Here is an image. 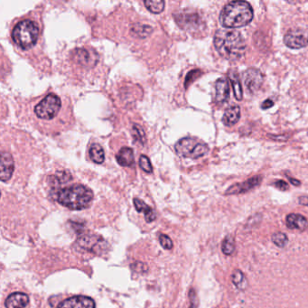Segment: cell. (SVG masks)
I'll return each mask as SVG.
<instances>
[{
  "mask_svg": "<svg viewBox=\"0 0 308 308\" xmlns=\"http://www.w3.org/2000/svg\"><path fill=\"white\" fill-rule=\"evenodd\" d=\"M191 306L190 308H197L198 306V298L196 296L195 289H191L190 291Z\"/></svg>",
  "mask_w": 308,
  "mask_h": 308,
  "instance_id": "obj_33",
  "label": "cell"
},
{
  "mask_svg": "<svg viewBox=\"0 0 308 308\" xmlns=\"http://www.w3.org/2000/svg\"><path fill=\"white\" fill-rule=\"evenodd\" d=\"M229 78L231 80V84H232V88H233V93H234V96L238 101H241L242 98H243V94H242V87H241V83H240V80H239V76H238V73H229Z\"/></svg>",
  "mask_w": 308,
  "mask_h": 308,
  "instance_id": "obj_22",
  "label": "cell"
},
{
  "mask_svg": "<svg viewBox=\"0 0 308 308\" xmlns=\"http://www.w3.org/2000/svg\"><path fill=\"white\" fill-rule=\"evenodd\" d=\"M29 304V296L24 293H12L5 301L6 308H24Z\"/></svg>",
  "mask_w": 308,
  "mask_h": 308,
  "instance_id": "obj_15",
  "label": "cell"
},
{
  "mask_svg": "<svg viewBox=\"0 0 308 308\" xmlns=\"http://www.w3.org/2000/svg\"><path fill=\"white\" fill-rule=\"evenodd\" d=\"M152 31H153L152 27L146 24H135L131 27V34L135 37L138 38H145L147 36H149Z\"/></svg>",
  "mask_w": 308,
  "mask_h": 308,
  "instance_id": "obj_23",
  "label": "cell"
},
{
  "mask_svg": "<svg viewBox=\"0 0 308 308\" xmlns=\"http://www.w3.org/2000/svg\"><path fill=\"white\" fill-rule=\"evenodd\" d=\"M175 151L182 158L198 159L207 155L209 147L197 138H184L176 143Z\"/></svg>",
  "mask_w": 308,
  "mask_h": 308,
  "instance_id": "obj_5",
  "label": "cell"
},
{
  "mask_svg": "<svg viewBox=\"0 0 308 308\" xmlns=\"http://www.w3.org/2000/svg\"><path fill=\"white\" fill-rule=\"evenodd\" d=\"M15 169V163L12 156L8 152L1 153V164H0V178L2 182H8L12 177Z\"/></svg>",
  "mask_w": 308,
  "mask_h": 308,
  "instance_id": "obj_12",
  "label": "cell"
},
{
  "mask_svg": "<svg viewBox=\"0 0 308 308\" xmlns=\"http://www.w3.org/2000/svg\"><path fill=\"white\" fill-rule=\"evenodd\" d=\"M230 98V85L224 79H218L215 82V102L223 104Z\"/></svg>",
  "mask_w": 308,
  "mask_h": 308,
  "instance_id": "obj_14",
  "label": "cell"
},
{
  "mask_svg": "<svg viewBox=\"0 0 308 308\" xmlns=\"http://www.w3.org/2000/svg\"><path fill=\"white\" fill-rule=\"evenodd\" d=\"M38 35L39 28L37 23L28 19L16 24L12 32L13 40L23 50L32 48L37 44Z\"/></svg>",
  "mask_w": 308,
  "mask_h": 308,
  "instance_id": "obj_4",
  "label": "cell"
},
{
  "mask_svg": "<svg viewBox=\"0 0 308 308\" xmlns=\"http://www.w3.org/2000/svg\"><path fill=\"white\" fill-rule=\"evenodd\" d=\"M74 59L76 60L78 64H80L81 65H89V61H90V55L88 53V51L85 49H79L74 54Z\"/></svg>",
  "mask_w": 308,
  "mask_h": 308,
  "instance_id": "obj_27",
  "label": "cell"
},
{
  "mask_svg": "<svg viewBox=\"0 0 308 308\" xmlns=\"http://www.w3.org/2000/svg\"><path fill=\"white\" fill-rule=\"evenodd\" d=\"M159 241H160L161 246H162L165 250L170 251V250H172L173 247H174L173 242H172V239H171L168 236L165 235V234H160V235H159Z\"/></svg>",
  "mask_w": 308,
  "mask_h": 308,
  "instance_id": "obj_30",
  "label": "cell"
},
{
  "mask_svg": "<svg viewBox=\"0 0 308 308\" xmlns=\"http://www.w3.org/2000/svg\"><path fill=\"white\" fill-rule=\"evenodd\" d=\"M274 186L278 188V189H280V191H287L288 190V182H285L283 180H279V181H276L275 183H274Z\"/></svg>",
  "mask_w": 308,
  "mask_h": 308,
  "instance_id": "obj_34",
  "label": "cell"
},
{
  "mask_svg": "<svg viewBox=\"0 0 308 308\" xmlns=\"http://www.w3.org/2000/svg\"><path fill=\"white\" fill-rule=\"evenodd\" d=\"M131 134H132V137L134 138L136 142L140 143L142 146L145 145V143H146V134H145L144 130H143L141 127L139 126V125H137V124H134L133 128H132V130H131Z\"/></svg>",
  "mask_w": 308,
  "mask_h": 308,
  "instance_id": "obj_26",
  "label": "cell"
},
{
  "mask_svg": "<svg viewBox=\"0 0 308 308\" xmlns=\"http://www.w3.org/2000/svg\"><path fill=\"white\" fill-rule=\"evenodd\" d=\"M231 280H232V283L234 284L236 288L239 289V290H245L249 286L247 279L244 275L243 272L240 271L239 269H236L233 271L232 276H231Z\"/></svg>",
  "mask_w": 308,
  "mask_h": 308,
  "instance_id": "obj_21",
  "label": "cell"
},
{
  "mask_svg": "<svg viewBox=\"0 0 308 308\" xmlns=\"http://www.w3.org/2000/svg\"><path fill=\"white\" fill-rule=\"evenodd\" d=\"M131 268L135 272H138V273H145V272L148 270V267L146 266V264L141 263V262H137V263L132 264L131 265Z\"/></svg>",
  "mask_w": 308,
  "mask_h": 308,
  "instance_id": "obj_31",
  "label": "cell"
},
{
  "mask_svg": "<svg viewBox=\"0 0 308 308\" xmlns=\"http://www.w3.org/2000/svg\"><path fill=\"white\" fill-rule=\"evenodd\" d=\"M289 179V181L291 182V183H293L294 186H296V187H298V186H300L301 182L300 181H298V180H296V179L292 178V177H288Z\"/></svg>",
  "mask_w": 308,
  "mask_h": 308,
  "instance_id": "obj_37",
  "label": "cell"
},
{
  "mask_svg": "<svg viewBox=\"0 0 308 308\" xmlns=\"http://www.w3.org/2000/svg\"><path fill=\"white\" fill-rule=\"evenodd\" d=\"M89 158L96 164H102L105 160V153L102 146L99 144H93L89 150Z\"/></svg>",
  "mask_w": 308,
  "mask_h": 308,
  "instance_id": "obj_20",
  "label": "cell"
},
{
  "mask_svg": "<svg viewBox=\"0 0 308 308\" xmlns=\"http://www.w3.org/2000/svg\"><path fill=\"white\" fill-rule=\"evenodd\" d=\"M134 205L136 210L138 212L144 213L146 223H152V222H154L155 220L157 219V214H156L154 210L151 207L148 206L146 203H144L142 200L135 198Z\"/></svg>",
  "mask_w": 308,
  "mask_h": 308,
  "instance_id": "obj_19",
  "label": "cell"
},
{
  "mask_svg": "<svg viewBox=\"0 0 308 308\" xmlns=\"http://www.w3.org/2000/svg\"><path fill=\"white\" fill-rule=\"evenodd\" d=\"M240 118V109L239 106L229 107L223 115V122L225 126H234Z\"/></svg>",
  "mask_w": 308,
  "mask_h": 308,
  "instance_id": "obj_18",
  "label": "cell"
},
{
  "mask_svg": "<svg viewBox=\"0 0 308 308\" xmlns=\"http://www.w3.org/2000/svg\"><path fill=\"white\" fill-rule=\"evenodd\" d=\"M253 19V9L246 1H232L223 8L220 23L226 28H239L250 24Z\"/></svg>",
  "mask_w": 308,
  "mask_h": 308,
  "instance_id": "obj_2",
  "label": "cell"
},
{
  "mask_svg": "<svg viewBox=\"0 0 308 308\" xmlns=\"http://www.w3.org/2000/svg\"><path fill=\"white\" fill-rule=\"evenodd\" d=\"M271 240L278 247L285 248L288 244V238L287 234H285L283 232H275L272 234Z\"/></svg>",
  "mask_w": 308,
  "mask_h": 308,
  "instance_id": "obj_28",
  "label": "cell"
},
{
  "mask_svg": "<svg viewBox=\"0 0 308 308\" xmlns=\"http://www.w3.org/2000/svg\"><path fill=\"white\" fill-rule=\"evenodd\" d=\"M200 71H192L190 73L187 74V79H186V87L187 88V86L190 84L192 81H194L196 77L198 76Z\"/></svg>",
  "mask_w": 308,
  "mask_h": 308,
  "instance_id": "obj_32",
  "label": "cell"
},
{
  "mask_svg": "<svg viewBox=\"0 0 308 308\" xmlns=\"http://www.w3.org/2000/svg\"><path fill=\"white\" fill-rule=\"evenodd\" d=\"M298 201H299V203H300L301 205L308 207L307 196H301V197H299V199H298Z\"/></svg>",
  "mask_w": 308,
  "mask_h": 308,
  "instance_id": "obj_36",
  "label": "cell"
},
{
  "mask_svg": "<svg viewBox=\"0 0 308 308\" xmlns=\"http://www.w3.org/2000/svg\"><path fill=\"white\" fill-rule=\"evenodd\" d=\"M235 239L231 235H228L223 239L222 251L225 255L231 256L235 252Z\"/></svg>",
  "mask_w": 308,
  "mask_h": 308,
  "instance_id": "obj_25",
  "label": "cell"
},
{
  "mask_svg": "<svg viewBox=\"0 0 308 308\" xmlns=\"http://www.w3.org/2000/svg\"><path fill=\"white\" fill-rule=\"evenodd\" d=\"M273 105H274V102H272L271 100H267V101H265V102L262 103L261 108H262L263 110H268L269 108H271Z\"/></svg>",
  "mask_w": 308,
  "mask_h": 308,
  "instance_id": "obj_35",
  "label": "cell"
},
{
  "mask_svg": "<svg viewBox=\"0 0 308 308\" xmlns=\"http://www.w3.org/2000/svg\"><path fill=\"white\" fill-rule=\"evenodd\" d=\"M243 80L248 91L251 94H255L263 84V74L259 70L250 68L243 73Z\"/></svg>",
  "mask_w": 308,
  "mask_h": 308,
  "instance_id": "obj_9",
  "label": "cell"
},
{
  "mask_svg": "<svg viewBox=\"0 0 308 308\" xmlns=\"http://www.w3.org/2000/svg\"><path fill=\"white\" fill-rule=\"evenodd\" d=\"M61 100L54 94H48L35 108V113L42 119H52L61 109Z\"/></svg>",
  "mask_w": 308,
  "mask_h": 308,
  "instance_id": "obj_6",
  "label": "cell"
},
{
  "mask_svg": "<svg viewBox=\"0 0 308 308\" xmlns=\"http://www.w3.org/2000/svg\"><path fill=\"white\" fill-rule=\"evenodd\" d=\"M116 159L118 165L126 167H131L133 166L135 163L134 152L130 147H122L116 156Z\"/></svg>",
  "mask_w": 308,
  "mask_h": 308,
  "instance_id": "obj_17",
  "label": "cell"
},
{
  "mask_svg": "<svg viewBox=\"0 0 308 308\" xmlns=\"http://www.w3.org/2000/svg\"><path fill=\"white\" fill-rule=\"evenodd\" d=\"M287 226L290 230L304 231L307 229L308 221L303 215L298 213H290L286 219Z\"/></svg>",
  "mask_w": 308,
  "mask_h": 308,
  "instance_id": "obj_16",
  "label": "cell"
},
{
  "mask_svg": "<svg viewBox=\"0 0 308 308\" xmlns=\"http://www.w3.org/2000/svg\"><path fill=\"white\" fill-rule=\"evenodd\" d=\"M213 43L220 55L228 61H239L245 54V40L235 29H220L215 33Z\"/></svg>",
  "mask_w": 308,
  "mask_h": 308,
  "instance_id": "obj_1",
  "label": "cell"
},
{
  "mask_svg": "<svg viewBox=\"0 0 308 308\" xmlns=\"http://www.w3.org/2000/svg\"><path fill=\"white\" fill-rule=\"evenodd\" d=\"M144 4L153 14H160L165 9V1L163 0H146Z\"/></svg>",
  "mask_w": 308,
  "mask_h": 308,
  "instance_id": "obj_24",
  "label": "cell"
},
{
  "mask_svg": "<svg viewBox=\"0 0 308 308\" xmlns=\"http://www.w3.org/2000/svg\"><path fill=\"white\" fill-rule=\"evenodd\" d=\"M56 308H96L95 302L89 296H75L61 302Z\"/></svg>",
  "mask_w": 308,
  "mask_h": 308,
  "instance_id": "obj_10",
  "label": "cell"
},
{
  "mask_svg": "<svg viewBox=\"0 0 308 308\" xmlns=\"http://www.w3.org/2000/svg\"><path fill=\"white\" fill-rule=\"evenodd\" d=\"M56 200L63 206L80 211L89 206L94 200V193L82 184L65 187L57 193Z\"/></svg>",
  "mask_w": 308,
  "mask_h": 308,
  "instance_id": "obj_3",
  "label": "cell"
},
{
  "mask_svg": "<svg viewBox=\"0 0 308 308\" xmlns=\"http://www.w3.org/2000/svg\"><path fill=\"white\" fill-rule=\"evenodd\" d=\"M175 20L177 24L182 26V28L187 30H193L197 28L199 24H201L200 16L195 13H188V14H180L178 16H175Z\"/></svg>",
  "mask_w": 308,
  "mask_h": 308,
  "instance_id": "obj_13",
  "label": "cell"
},
{
  "mask_svg": "<svg viewBox=\"0 0 308 308\" xmlns=\"http://www.w3.org/2000/svg\"><path fill=\"white\" fill-rule=\"evenodd\" d=\"M261 176H254L251 179H248L247 181H245L243 182H239V183H235L233 186H231L227 191H226V195H240V194H245L249 191L254 189L255 187H259L260 186V182H261Z\"/></svg>",
  "mask_w": 308,
  "mask_h": 308,
  "instance_id": "obj_11",
  "label": "cell"
},
{
  "mask_svg": "<svg viewBox=\"0 0 308 308\" xmlns=\"http://www.w3.org/2000/svg\"><path fill=\"white\" fill-rule=\"evenodd\" d=\"M106 241L103 239L102 236L97 234H91V233H86L79 236L77 239V243L81 249H84L88 252L93 253H101L102 250L105 248Z\"/></svg>",
  "mask_w": 308,
  "mask_h": 308,
  "instance_id": "obj_7",
  "label": "cell"
},
{
  "mask_svg": "<svg viewBox=\"0 0 308 308\" xmlns=\"http://www.w3.org/2000/svg\"><path fill=\"white\" fill-rule=\"evenodd\" d=\"M139 166L143 171H145L147 174H151L153 172V167L150 162V159L145 155L140 156L139 158Z\"/></svg>",
  "mask_w": 308,
  "mask_h": 308,
  "instance_id": "obj_29",
  "label": "cell"
},
{
  "mask_svg": "<svg viewBox=\"0 0 308 308\" xmlns=\"http://www.w3.org/2000/svg\"><path fill=\"white\" fill-rule=\"evenodd\" d=\"M284 43L289 48H304L308 45L307 30L294 29L288 31L284 37Z\"/></svg>",
  "mask_w": 308,
  "mask_h": 308,
  "instance_id": "obj_8",
  "label": "cell"
}]
</instances>
